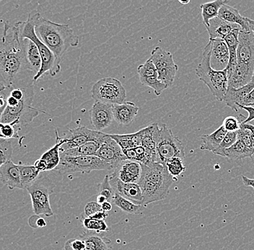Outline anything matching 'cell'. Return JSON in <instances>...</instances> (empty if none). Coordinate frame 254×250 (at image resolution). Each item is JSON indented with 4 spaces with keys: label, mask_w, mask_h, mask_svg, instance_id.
Returning a JSON list of instances; mask_svg holds the SVG:
<instances>
[{
    "label": "cell",
    "mask_w": 254,
    "mask_h": 250,
    "mask_svg": "<svg viewBox=\"0 0 254 250\" xmlns=\"http://www.w3.org/2000/svg\"><path fill=\"white\" fill-rule=\"evenodd\" d=\"M239 108L244 109L249 113L245 121L243 122V123H249L251 121H254V107H252V106L239 105Z\"/></svg>",
    "instance_id": "816d5d0a"
},
{
    "label": "cell",
    "mask_w": 254,
    "mask_h": 250,
    "mask_svg": "<svg viewBox=\"0 0 254 250\" xmlns=\"http://www.w3.org/2000/svg\"><path fill=\"white\" fill-rule=\"evenodd\" d=\"M106 134L91 130L85 126H79L74 129L69 130L67 137L64 138L66 143L60 150H66L76 148L91 142H102Z\"/></svg>",
    "instance_id": "30bf717a"
},
{
    "label": "cell",
    "mask_w": 254,
    "mask_h": 250,
    "mask_svg": "<svg viewBox=\"0 0 254 250\" xmlns=\"http://www.w3.org/2000/svg\"><path fill=\"white\" fill-rule=\"evenodd\" d=\"M254 156V149L249 148L239 140L225 151V157L228 158L230 161H234L245 158H253Z\"/></svg>",
    "instance_id": "1f68e13d"
},
{
    "label": "cell",
    "mask_w": 254,
    "mask_h": 250,
    "mask_svg": "<svg viewBox=\"0 0 254 250\" xmlns=\"http://www.w3.org/2000/svg\"><path fill=\"white\" fill-rule=\"evenodd\" d=\"M139 110V107L131 102H125L121 105H114L113 112L114 120L119 124L128 126L134 121Z\"/></svg>",
    "instance_id": "7402d4cb"
},
{
    "label": "cell",
    "mask_w": 254,
    "mask_h": 250,
    "mask_svg": "<svg viewBox=\"0 0 254 250\" xmlns=\"http://www.w3.org/2000/svg\"><path fill=\"white\" fill-rule=\"evenodd\" d=\"M37 216V215H36ZM47 226V221H45L44 218L40 217V216H36V225H35V229L37 228H43Z\"/></svg>",
    "instance_id": "db71d44e"
},
{
    "label": "cell",
    "mask_w": 254,
    "mask_h": 250,
    "mask_svg": "<svg viewBox=\"0 0 254 250\" xmlns=\"http://www.w3.org/2000/svg\"><path fill=\"white\" fill-rule=\"evenodd\" d=\"M99 195L104 196L107 199L108 201L113 202L115 192L111 186L110 181H109V175L105 176L102 183L99 186Z\"/></svg>",
    "instance_id": "f6af8a7d"
},
{
    "label": "cell",
    "mask_w": 254,
    "mask_h": 250,
    "mask_svg": "<svg viewBox=\"0 0 254 250\" xmlns=\"http://www.w3.org/2000/svg\"><path fill=\"white\" fill-rule=\"evenodd\" d=\"M238 63H254V35L241 30L237 49Z\"/></svg>",
    "instance_id": "d6986e66"
},
{
    "label": "cell",
    "mask_w": 254,
    "mask_h": 250,
    "mask_svg": "<svg viewBox=\"0 0 254 250\" xmlns=\"http://www.w3.org/2000/svg\"><path fill=\"white\" fill-rule=\"evenodd\" d=\"M113 202L120 209L128 215L137 214L140 211L141 208H142V205H136L118 194H115L114 199H113Z\"/></svg>",
    "instance_id": "8d00e7d4"
},
{
    "label": "cell",
    "mask_w": 254,
    "mask_h": 250,
    "mask_svg": "<svg viewBox=\"0 0 254 250\" xmlns=\"http://www.w3.org/2000/svg\"><path fill=\"white\" fill-rule=\"evenodd\" d=\"M23 189L27 190L39 178L40 173L34 166L19 164Z\"/></svg>",
    "instance_id": "d590c367"
},
{
    "label": "cell",
    "mask_w": 254,
    "mask_h": 250,
    "mask_svg": "<svg viewBox=\"0 0 254 250\" xmlns=\"http://www.w3.org/2000/svg\"><path fill=\"white\" fill-rule=\"evenodd\" d=\"M95 156L111 164L114 167V170L118 167L121 162L127 160V158L120 146L109 136V134H106L103 139L102 144L95 153Z\"/></svg>",
    "instance_id": "7c38bea8"
},
{
    "label": "cell",
    "mask_w": 254,
    "mask_h": 250,
    "mask_svg": "<svg viewBox=\"0 0 254 250\" xmlns=\"http://www.w3.org/2000/svg\"><path fill=\"white\" fill-rule=\"evenodd\" d=\"M218 17L232 24L239 25L244 31H251L247 17H243L239 11L234 7L227 4L222 6L219 12Z\"/></svg>",
    "instance_id": "4316f807"
},
{
    "label": "cell",
    "mask_w": 254,
    "mask_h": 250,
    "mask_svg": "<svg viewBox=\"0 0 254 250\" xmlns=\"http://www.w3.org/2000/svg\"><path fill=\"white\" fill-rule=\"evenodd\" d=\"M241 128H243V129H245L249 130L250 131L251 134H253L254 135V125L251 124L249 123H242L241 124Z\"/></svg>",
    "instance_id": "6f0895ef"
},
{
    "label": "cell",
    "mask_w": 254,
    "mask_h": 250,
    "mask_svg": "<svg viewBox=\"0 0 254 250\" xmlns=\"http://www.w3.org/2000/svg\"><path fill=\"white\" fill-rule=\"evenodd\" d=\"M34 90L30 91L17 105L6 106L1 111V123L13 125L17 130L30 124L40 113L39 110L32 106Z\"/></svg>",
    "instance_id": "5b68a950"
},
{
    "label": "cell",
    "mask_w": 254,
    "mask_h": 250,
    "mask_svg": "<svg viewBox=\"0 0 254 250\" xmlns=\"http://www.w3.org/2000/svg\"><path fill=\"white\" fill-rule=\"evenodd\" d=\"M61 155V161L56 170L60 173H90L94 170H111L114 167L96 156H70Z\"/></svg>",
    "instance_id": "8992f818"
},
{
    "label": "cell",
    "mask_w": 254,
    "mask_h": 250,
    "mask_svg": "<svg viewBox=\"0 0 254 250\" xmlns=\"http://www.w3.org/2000/svg\"><path fill=\"white\" fill-rule=\"evenodd\" d=\"M86 245V250H112L111 241L96 232L87 231L79 235Z\"/></svg>",
    "instance_id": "d4e9b609"
},
{
    "label": "cell",
    "mask_w": 254,
    "mask_h": 250,
    "mask_svg": "<svg viewBox=\"0 0 254 250\" xmlns=\"http://www.w3.org/2000/svg\"><path fill=\"white\" fill-rule=\"evenodd\" d=\"M55 133L56 137H57V143L53 147L46 151L40 158V159L44 161L47 165V171L56 170L58 167L59 164H60V161H61L60 149L66 143V141L64 138L62 139L60 137L57 130H56Z\"/></svg>",
    "instance_id": "cb8c5ba5"
},
{
    "label": "cell",
    "mask_w": 254,
    "mask_h": 250,
    "mask_svg": "<svg viewBox=\"0 0 254 250\" xmlns=\"http://www.w3.org/2000/svg\"><path fill=\"white\" fill-rule=\"evenodd\" d=\"M179 71V66L168 68L163 70L158 71V80L166 85L168 88L174 85L175 77Z\"/></svg>",
    "instance_id": "b9f144b4"
},
{
    "label": "cell",
    "mask_w": 254,
    "mask_h": 250,
    "mask_svg": "<svg viewBox=\"0 0 254 250\" xmlns=\"http://www.w3.org/2000/svg\"><path fill=\"white\" fill-rule=\"evenodd\" d=\"M150 58L153 61L158 72L168 68L174 67L177 65L175 63L172 53L166 51L160 47H155L152 50Z\"/></svg>",
    "instance_id": "f1b7e54d"
},
{
    "label": "cell",
    "mask_w": 254,
    "mask_h": 250,
    "mask_svg": "<svg viewBox=\"0 0 254 250\" xmlns=\"http://www.w3.org/2000/svg\"><path fill=\"white\" fill-rule=\"evenodd\" d=\"M55 185L50 179L41 177L27 189L31 196L33 213L37 216H53L50 204V195L53 193Z\"/></svg>",
    "instance_id": "ba28073f"
},
{
    "label": "cell",
    "mask_w": 254,
    "mask_h": 250,
    "mask_svg": "<svg viewBox=\"0 0 254 250\" xmlns=\"http://www.w3.org/2000/svg\"><path fill=\"white\" fill-rule=\"evenodd\" d=\"M102 142H91L76 148L60 150V153L70 156H95Z\"/></svg>",
    "instance_id": "e575fe53"
},
{
    "label": "cell",
    "mask_w": 254,
    "mask_h": 250,
    "mask_svg": "<svg viewBox=\"0 0 254 250\" xmlns=\"http://www.w3.org/2000/svg\"><path fill=\"white\" fill-rule=\"evenodd\" d=\"M212 41L210 63L214 70L223 71L228 67L230 61L229 49L222 39Z\"/></svg>",
    "instance_id": "2e32d148"
},
{
    "label": "cell",
    "mask_w": 254,
    "mask_h": 250,
    "mask_svg": "<svg viewBox=\"0 0 254 250\" xmlns=\"http://www.w3.org/2000/svg\"><path fill=\"white\" fill-rule=\"evenodd\" d=\"M166 165L169 173L174 178L182 175L187 169L184 164V159L179 157H174L169 159L166 163Z\"/></svg>",
    "instance_id": "60d3db41"
},
{
    "label": "cell",
    "mask_w": 254,
    "mask_h": 250,
    "mask_svg": "<svg viewBox=\"0 0 254 250\" xmlns=\"http://www.w3.org/2000/svg\"><path fill=\"white\" fill-rule=\"evenodd\" d=\"M64 250H86L85 242L81 239H70L66 242Z\"/></svg>",
    "instance_id": "c3c4849f"
},
{
    "label": "cell",
    "mask_w": 254,
    "mask_h": 250,
    "mask_svg": "<svg viewBox=\"0 0 254 250\" xmlns=\"http://www.w3.org/2000/svg\"><path fill=\"white\" fill-rule=\"evenodd\" d=\"M228 131L222 125L212 134L201 136V145L200 149L201 150H208V151H211L214 153L221 145Z\"/></svg>",
    "instance_id": "f546056e"
},
{
    "label": "cell",
    "mask_w": 254,
    "mask_h": 250,
    "mask_svg": "<svg viewBox=\"0 0 254 250\" xmlns=\"http://www.w3.org/2000/svg\"><path fill=\"white\" fill-rule=\"evenodd\" d=\"M158 162L166 164L167 161L174 157L184 159L185 152L182 141L175 137L174 133L166 124L162 125L159 131L156 147Z\"/></svg>",
    "instance_id": "9c48e42d"
},
{
    "label": "cell",
    "mask_w": 254,
    "mask_h": 250,
    "mask_svg": "<svg viewBox=\"0 0 254 250\" xmlns=\"http://www.w3.org/2000/svg\"><path fill=\"white\" fill-rule=\"evenodd\" d=\"M143 130L134 134H109V136L120 146L122 150H131L142 146Z\"/></svg>",
    "instance_id": "4dcf8cb0"
},
{
    "label": "cell",
    "mask_w": 254,
    "mask_h": 250,
    "mask_svg": "<svg viewBox=\"0 0 254 250\" xmlns=\"http://www.w3.org/2000/svg\"><path fill=\"white\" fill-rule=\"evenodd\" d=\"M31 18L40 40L60 59L69 47L79 45V37L69 25L54 23L41 16L39 12Z\"/></svg>",
    "instance_id": "7a4b0ae2"
},
{
    "label": "cell",
    "mask_w": 254,
    "mask_h": 250,
    "mask_svg": "<svg viewBox=\"0 0 254 250\" xmlns=\"http://www.w3.org/2000/svg\"><path fill=\"white\" fill-rule=\"evenodd\" d=\"M142 167L137 161L125 160L121 162L111 175L125 183L138 184L142 177Z\"/></svg>",
    "instance_id": "9a60e30c"
},
{
    "label": "cell",
    "mask_w": 254,
    "mask_h": 250,
    "mask_svg": "<svg viewBox=\"0 0 254 250\" xmlns=\"http://www.w3.org/2000/svg\"><path fill=\"white\" fill-rule=\"evenodd\" d=\"M25 45V56L28 66L35 76L40 72L42 66V59L39 49L34 42L28 39H23Z\"/></svg>",
    "instance_id": "484cf974"
},
{
    "label": "cell",
    "mask_w": 254,
    "mask_h": 250,
    "mask_svg": "<svg viewBox=\"0 0 254 250\" xmlns=\"http://www.w3.org/2000/svg\"><path fill=\"white\" fill-rule=\"evenodd\" d=\"M254 89V81H252L249 85L239 88V89L228 88L223 101L227 106L233 109L235 111L238 112L239 105H243L244 100Z\"/></svg>",
    "instance_id": "44dd1931"
},
{
    "label": "cell",
    "mask_w": 254,
    "mask_h": 250,
    "mask_svg": "<svg viewBox=\"0 0 254 250\" xmlns=\"http://www.w3.org/2000/svg\"><path fill=\"white\" fill-rule=\"evenodd\" d=\"M158 123H154L143 130L142 146L152 152H156L157 140H158L159 131H160Z\"/></svg>",
    "instance_id": "836d02e7"
},
{
    "label": "cell",
    "mask_w": 254,
    "mask_h": 250,
    "mask_svg": "<svg viewBox=\"0 0 254 250\" xmlns=\"http://www.w3.org/2000/svg\"><path fill=\"white\" fill-rule=\"evenodd\" d=\"M228 3L226 0H216L210 2L201 4L200 8L201 9V16H202L203 23L206 28L209 27V21L215 17H218L219 12L222 6Z\"/></svg>",
    "instance_id": "d6a6232c"
},
{
    "label": "cell",
    "mask_w": 254,
    "mask_h": 250,
    "mask_svg": "<svg viewBox=\"0 0 254 250\" xmlns=\"http://www.w3.org/2000/svg\"><path fill=\"white\" fill-rule=\"evenodd\" d=\"M238 141V131L236 132H228L224 138L221 145L217 149L214 153L218 156H225V151L231 147Z\"/></svg>",
    "instance_id": "ab89813d"
},
{
    "label": "cell",
    "mask_w": 254,
    "mask_h": 250,
    "mask_svg": "<svg viewBox=\"0 0 254 250\" xmlns=\"http://www.w3.org/2000/svg\"><path fill=\"white\" fill-rule=\"evenodd\" d=\"M109 181L115 194H118L127 200L142 206V193L139 185L124 183L112 175H109Z\"/></svg>",
    "instance_id": "5bb4252c"
},
{
    "label": "cell",
    "mask_w": 254,
    "mask_h": 250,
    "mask_svg": "<svg viewBox=\"0 0 254 250\" xmlns=\"http://www.w3.org/2000/svg\"><path fill=\"white\" fill-rule=\"evenodd\" d=\"M101 208H102L103 211L108 213V212L110 211L112 209V204H111V202L109 201L103 202L102 205H101Z\"/></svg>",
    "instance_id": "680465c9"
},
{
    "label": "cell",
    "mask_w": 254,
    "mask_h": 250,
    "mask_svg": "<svg viewBox=\"0 0 254 250\" xmlns=\"http://www.w3.org/2000/svg\"><path fill=\"white\" fill-rule=\"evenodd\" d=\"M113 105L111 104L95 102L90 110L91 124L96 131H101L111 126L114 120Z\"/></svg>",
    "instance_id": "4fadbf2b"
},
{
    "label": "cell",
    "mask_w": 254,
    "mask_h": 250,
    "mask_svg": "<svg viewBox=\"0 0 254 250\" xmlns=\"http://www.w3.org/2000/svg\"><path fill=\"white\" fill-rule=\"evenodd\" d=\"M242 28L233 30L230 34L225 38L224 41L226 43L230 52V61L226 70L228 72V77L233 73L238 64L237 49L239 43L240 31Z\"/></svg>",
    "instance_id": "83f0119b"
},
{
    "label": "cell",
    "mask_w": 254,
    "mask_h": 250,
    "mask_svg": "<svg viewBox=\"0 0 254 250\" xmlns=\"http://www.w3.org/2000/svg\"><path fill=\"white\" fill-rule=\"evenodd\" d=\"M241 28L239 25L232 24L217 17L209 21V27L206 28L209 33V40L222 39L230 34L233 30Z\"/></svg>",
    "instance_id": "603a6c76"
},
{
    "label": "cell",
    "mask_w": 254,
    "mask_h": 250,
    "mask_svg": "<svg viewBox=\"0 0 254 250\" xmlns=\"http://www.w3.org/2000/svg\"><path fill=\"white\" fill-rule=\"evenodd\" d=\"M0 180L9 189H23L19 166L14 164L12 160L0 166Z\"/></svg>",
    "instance_id": "ffe728a7"
},
{
    "label": "cell",
    "mask_w": 254,
    "mask_h": 250,
    "mask_svg": "<svg viewBox=\"0 0 254 250\" xmlns=\"http://www.w3.org/2000/svg\"><path fill=\"white\" fill-rule=\"evenodd\" d=\"M212 41H209L203 50L201 62L196 69V74L200 80L202 81L210 90L217 100L223 101L228 88V72L214 70L211 66L210 56Z\"/></svg>",
    "instance_id": "3957f363"
},
{
    "label": "cell",
    "mask_w": 254,
    "mask_h": 250,
    "mask_svg": "<svg viewBox=\"0 0 254 250\" xmlns=\"http://www.w3.org/2000/svg\"><path fill=\"white\" fill-rule=\"evenodd\" d=\"M108 201L107 199H106V197H104V196H101V195L98 194V196H97V202L98 203L101 204V205H102L103 202Z\"/></svg>",
    "instance_id": "91938a15"
},
{
    "label": "cell",
    "mask_w": 254,
    "mask_h": 250,
    "mask_svg": "<svg viewBox=\"0 0 254 250\" xmlns=\"http://www.w3.org/2000/svg\"><path fill=\"white\" fill-rule=\"evenodd\" d=\"M141 83L144 86L149 87L154 90V93L157 96H160L165 90L168 88L165 84L158 80V76L147 77V78L139 79Z\"/></svg>",
    "instance_id": "f35d334b"
},
{
    "label": "cell",
    "mask_w": 254,
    "mask_h": 250,
    "mask_svg": "<svg viewBox=\"0 0 254 250\" xmlns=\"http://www.w3.org/2000/svg\"><path fill=\"white\" fill-rule=\"evenodd\" d=\"M20 30H21L22 39H30L36 44L39 49L42 59V66L41 70L35 76L33 82H36L41 79L46 73H49L52 77H55L61 71L62 59L56 56L44 43L42 42L35 31L34 23L32 20L31 15L26 21L20 22Z\"/></svg>",
    "instance_id": "277c9868"
},
{
    "label": "cell",
    "mask_w": 254,
    "mask_h": 250,
    "mask_svg": "<svg viewBox=\"0 0 254 250\" xmlns=\"http://www.w3.org/2000/svg\"><path fill=\"white\" fill-rule=\"evenodd\" d=\"M137 73L139 74V79L158 76V70L150 58L147 59L144 64L138 66Z\"/></svg>",
    "instance_id": "ee69618b"
},
{
    "label": "cell",
    "mask_w": 254,
    "mask_h": 250,
    "mask_svg": "<svg viewBox=\"0 0 254 250\" xmlns=\"http://www.w3.org/2000/svg\"><path fill=\"white\" fill-rule=\"evenodd\" d=\"M254 72V63L238 62L228 77V88L239 89L249 85L253 78Z\"/></svg>",
    "instance_id": "e0dca14e"
},
{
    "label": "cell",
    "mask_w": 254,
    "mask_h": 250,
    "mask_svg": "<svg viewBox=\"0 0 254 250\" xmlns=\"http://www.w3.org/2000/svg\"><path fill=\"white\" fill-rule=\"evenodd\" d=\"M34 77L25 56L20 22L15 25L4 22L0 49V89L34 83Z\"/></svg>",
    "instance_id": "6da1fadb"
},
{
    "label": "cell",
    "mask_w": 254,
    "mask_h": 250,
    "mask_svg": "<svg viewBox=\"0 0 254 250\" xmlns=\"http://www.w3.org/2000/svg\"><path fill=\"white\" fill-rule=\"evenodd\" d=\"M92 97L95 102L121 105L126 102L127 92L122 82L115 78H103L93 85Z\"/></svg>",
    "instance_id": "52a82bcc"
},
{
    "label": "cell",
    "mask_w": 254,
    "mask_h": 250,
    "mask_svg": "<svg viewBox=\"0 0 254 250\" xmlns=\"http://www.w3.org/2000/svg\"><path fill=\"white\" fill-rule=\"evenodd\" d=\"M250 106H252V107H254V103L252 104V105H251Z\"/></svg>",
    "instance_id": "e7e4bbea"
},
{
    "label": "cell",
    "mask_w": 254,
    "mask_h": 250,
    "mask_svg": "<svg viewBox=\"0 0 254 250\" xmlns=\"http://www.w3.org/2000/svg\"><path fill=\"white\" fill-rule=\"evenodd\" d=\"M248 22H249V28H250V31L253 33L254 35V20H251V19L248 18Z\"/></svg>",
    "instance_id": "94428289"
},
{
    "label": "cell",
    "mask_w": 254,
    "mask_h": 250,
    "mask_svg": "<svg viewBox=\"0 0 254 250\" xmlns=\"http://www.w3.org/2000/svg\"><path fill=\"white\" fill-rule=\"evenodd\" d=\"M0 152H1V163L0 166L4 164L12 159L13 150L10 139L0 138Z\"/></svg>",
    "instance_id": "7bdbcfd3"
},
{
    "label": "cell",
    "mask_w": 254,
    "mask_h": 250,
    "mask_svg": "<svg viewBox=\"0 0 254 250\" xmlns=\"http://www.w3.org/2000/svg\"><path fill=\"white\" fill-rule=\"evenodd\" d=\"M254 103V89L251 92L250 94L247 96L244 100V106H250L252 104Z\"/></svg>",
    "instance_id": "f5cc1de1"
},
{
    "label": "cell",
    "mask_w": 254,
    "mask_h": 250,
    "mask_svg": "<svg viewBox=\"0 0 254 250\" xmlns=\"http://www.w3.org/2000/svg\"><path fill=\"white\" fill-rule=\"evenodd\" d=\"M242 180L244 186L252 187L254 191V179H250L243 175Z\"/></svg>",
    "instance_id": "9f6ffc18"
},
{
    "label": "cell",
    "mask_w": 254,
    "mask_h": 250,
    "mask_svg": "<svg viewBox=\"0 0 254 250\" xmlns=\"http://www.w3.org/2000/svg\"><path fill=\"white\" fill-rule=\"evenodd\" d=\"M252 81H254V72L253 78H252Z\"/></svg>",
    "instance_id": "be15d7a7"
},
{
    "label": "cell",
    "mask_w": 254,
    "mask_h": 250,
    "mask_svg": "<svg viewBox=\"0 0 254 250\" xmlns=\"http://www.w3.org/2000/svg\"><path fill=\"white\" fill-rule=\"evenodd\" d=\"M138 185L142 190L143 207H146L152 202L164 200L169 194V188L154 184L144 179L141 178Z\"/></svg>",
    "instance_id": "ac0fdd59"
},
{
    "label": "cell",
    "mask_w": 254,
    "mask_h": 250,
    "mask_svg": "<svg viewBox=\"0 0 254 250\" xmlns=\"http://www.w3.org/2000/svg\"><path fill=\"white\" fill-rule=\"evenodd\" d=\"M82 224L87 231L96 232H107L110 230L106 221L102 220H97L90 217H82Z\"/></svg>",
    "instance_id": "74e56055"
},
{
    "label": "cell",
    "mask_w": 254,
    "mask_h": 250,
    "mask_svg": "<svg viewBox=\"0 0 254 250\" xmlns=\"http://www.w3.org/2000/svg\"><path fill=\"white\" fill-rule=\"evenodd\" d=\"M142 173L141 178L148 180L154 184L169 188L176 181V178L168 172L166 164L152 162L148 165L142 164Z\"/></svg>",
    "instance_id": "8fae6325"
},
{
    "label": "cell",
    "mask_w": 254,
    "mask_h": 250,
    "mask_svg": "<svg viewBox=\"0 0 254 250\" xmlns=\"http://www.w3.org/2000/svg\"><path fill=\"white\" fill-rule=\"evenodd\" d=\"M101 210H103L101 204L98 203L97 202L92 201L86 204L84 212H85L86 217H92L93 215L98 213V212L101 211Z\"/></svg>",
    "instance_id": "f907efd6"
},
{
    "label": "cell",
    "mask_w": 254,
    "mask_h": 250,
    "mask_svg": "<svg viewBox=\"0 0 254 250\" xmlns=\"http://www.w3.org/2000/svg\"><path fill=\"white\" fill-rule=\"evenodd\" d=\"M109 216V214L106 212L103 211V210H101V211L98 212V213H95V214L93 215L92 217L94 218V219L97 220H102V221H105L106 218Z\"/></svg>",
    "instance_id": "11a10c76"
},
{
    "label": "cell",
    "mask_w": 254,
    "mask_h": 250,
    "mask_svg": "<svg viewBox=\"0 0 254 250\" xmlns=\"http://www.w3.org/2000/svg\"><path fill=\"white\" fill-rule=\"evenodd\" d=\"M179 2L182 3V4H188V3H190V1H182V0H180V1H179Z\"/></svg>",
    "instance_id": "6125c7cd"
},
{
    "label": "cell",
    "mask_w": 254,
    "mask_h": 250,
    "mask_svg": "<svg viewBox=\"0 0 254 250\" xmlns=\"http://www.w3.org/2000/svg\"><path fill=\"white\" fill-rule=\"evenodd\" d=\"M241 121L234 116H228L224 120L222 126L228 132H236L241 129Z\"/></svg>",
    "instance_id": "7dc6e473"
},
{
    "label": "cell",
    "mask_w": 254,
    "mask_h": 250,
    "mask_svg": "<svg viewBox=\"0 0 254 250\" xmlns=\"http://www.w3.org/2000/svg\"><path fill=\"white\" fill-rule=\"evenodd\" d=\"M238 140L242 142L244 145L247 146L249 148H253L251 139V132L249 130L241 128L238 131Z\"/></svg>",
    "instance_id": "681fc988"
},
{
    "label": "cell",
    "mask_w": 254,
    "mask_h": 250,
    "mask_svg": "<svg viewBox=\"0 0 254 250\" xmlns=\"http://www.w3.org/2000/svg\"><path fill=\"white\" fill-rule=\"evenodd\" d=\"M0 138L10 140L11 139H20L15 126L9 123H0Z\"/></svg>",
    "instance_id": "bcb514c9"
}]
</instances>
